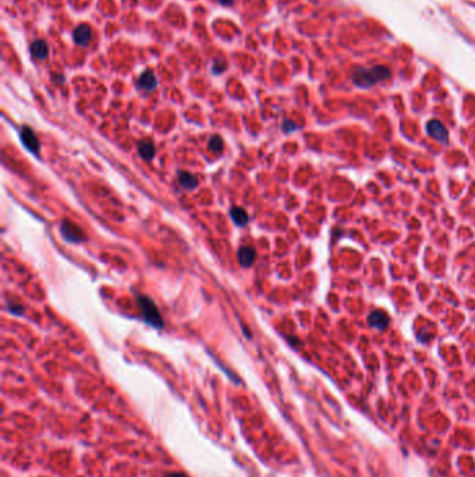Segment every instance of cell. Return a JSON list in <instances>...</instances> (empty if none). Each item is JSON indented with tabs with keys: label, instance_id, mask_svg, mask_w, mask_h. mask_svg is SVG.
Segmentation results:
<instances>
[{
	"label": "cell",
	"instance_id": "1",
	"mask_svg": "<svg viewBox=\"0 0 475 477\" xmlns=\"http://www.w3.org/2000/svg\"><path fill=\"white\" fill-rule=\"evenodd\" d=\"M390 69L386 66H372V67H361L357 69L352 74V83L361 88H371L378 83L390 77Z\"/></svg>",
	"mask_w": 475,
	"mask_h": 477
},
{
	"label": "cell",
	"instance_id": "2",
	"mask_svg": "<svg viewBox=\"0 0 475 477\" xmlns=\"http://www.w3.org/2000/svg\"><path fill=\"white\" fill-rule=\"evenodd\" d=\"M138 304H140V309L142 312L145 321L151 324L155 328H162L163 327V320H162V315L159 312V309L156 307L155 301L149 299V297H146V296H140L138 297Z\"/></svg>",
	"mask_w": 475,
	"mask_h": 477
},
{
	"label": "cell",
	"instance_id": "3",
	"mask_svg": "<svg viewBox=\"0 0 475 477\" xmlns=\"http://www.w3.org/2000/svg\"><path fill=\"white\" fill-rule=\"evenodd\" d=\"M20 138L21 143L25 146V148L28 151H31L34 154H39V149H41V144H39V140L36 134L34 133V130L30 128L28 126H22L20 130Z\"/></svg>",
	"mask_w": 475,
	"mask_h": 477
},
{
	"label": "cell",
	"instance_id": "4",
	"mask_svg": "<svg viewBox=\"0 0 475 477\" xmlns=\"http://www.w3.org/2000/svg\"><path fill=\"white\" fill-rule=\"evenodd\" d=\"M60 232H62L63 238H66L67 241L78 243V241L85 240V235H84L83 230L70 220H63L62 225H60Z\"/></svg>",
	"mask_w": 475,
	"mask_h": 477
},
{
	"label": "cell",
	"instance_id": "5",
	"mask_svg": "<svg viewBox=\"0 0 475 477\" xmlns=\"http://www.w3.org/2000/svg\"><path fill=\"white\" fill-rule=\"evenodd\" d=\"M426 131L428 134L431 135L432 138L440 141V143H447V137H449V133L439 120H431L428 125H426Z\"/></svg>",
	"mask_w": 475,
	"mask_h": 477
},
{
	"label": "cell",
	"instance_id": "6",
	"mask_svg": "<svg viewBox=\"0 0 475 477\" xmlns=\"http://www.w3.org/2000/svg\"><path fill=\"white\" fill-rule=\"evenodd\" d=\"M368 324H369L371 327H373V328L379 330V331H383V330H386V328L389 327L390 318H389V315H387L385 312H382V310H375V312H372L371 314L368 315Z\"/></svg>",
	"mask_w": 475,
	"mask_h": 477
},
{
	"label": "cell",
	"instance_id": "7",
	"mask_svg": "<svg viewBox=\"0 0 475 477\" xmlns=\"http://www.w3.org/2000/svg\"><path fill=\"white\" fill-rule=\"evenodd\" d=\"M72 39H74V42L77 45H80V46H87L91 42V39H92V31H91V28L88 25H85V24L78 25L74 30V32H72Z\"/></svg>",
	"mask_w": 475,
	"mask_h": 477
},
{
	"label": "cell",
	"instance_id": "8",
	"mask_svg": "<svg viewBox=\"0 0 475 477\" xmlns=\"http://www.w3.org/2000/svg\"><path fill=\"white\" fill-rule=\"evenodd\" d=\"M30 52H31L32 57L35 60L42 62L49 55V45L46 43V41H43V39H36V41H34L30 45Z\"/></svg>",
	"mask_w": 475,
	"mask_h": 477
},
{
	"label": "cell",
	"instance_id": "9",
	"mask_svg": "<svg viewBox=\"0 0 475 477\" xmlns=\"http://www.w3.org/2000/svg\"><path fill=\"white\" fill-rule=\"evenodd\" d=\"M137 85L141 90H145V91H154L156 87H158V80H156L154 72L152 70H145V72H142L141 75L138 77Z\"/></svg>",
	"mask_w": 475,
	"mask_h": 477
},
{
	"label": "cell",
	"instance_id": "10",
	"mask_svg": "<svg viewBox=\"0 0 475 477\" xmlns=\"http://www.w3.org/2000/svg\"><path fill=\"white\" fill-rule=\"evenodd\" d=\"M255 250L252 247H241L238 250L237 257H238V262L241 267L244 268H248L254 264V259H255Z\"/></svg>",
	"mask_w": 475,
	"mask_h": 477
},
{
	"label": "cell",
	"instance_id": "11",
	"mask_svg": "<svg viewBox=\"0 0 475 477\" xmlns=\"http://www.w3.org/2000/svg\"><path fill=\"white\" fill-rule=\"evenodd\" d=\"M178 180H180V184L187 190H193V188H195L198 186V179L194 175L187 173V172H180L178 173Z\"/></svg>",
	"mask_w": 475,
	"mask_h": 477
},
{
	"label": "cell",
	"instance_id": "12",
	"mask_svg": "<svg viewBox=\"0 0 475 477\" xmlns=\"http://www.w3.org/2000/svg\"><path fill=\"white\" fill-rule=\"evenodd\" d=\"M230 215H231V219L234 220V223L238 225V226H244V225L248 222L247 212H246L243 208H238V207L231 208V209H230Z\"/></svg>",
	"mask_w": 475,
	"mask_h": 477
},
{
	"label": "cell",
	"instance_id": "13",
	"mask_svg": "<svg viewBox=\"0 0 475 477\" xmlns=\"http://www.w3.org/2000/svg\"><path fill=\"white\" fill-rule=\"evenodd\" d=\"M138 152H140V155L142 156L144 159L149 161V159H152L154 155H155V147H154V144L151 141H142L138 146Z\"/></svg>",
	"mask_w": 475,
	"mask_h": 477
},
{
	"label": "cell",
	"instance_id": "14",
	"mask_svg": "<svg viewBox=\"0 0 475 477\" xmlns=\"http://www.w3.org/2000/svg\"><path fill=\"white\" fill-rule=\"evenodd\" d=\"M208 147H209V149H211V151H213V152H219V151L223 148V141H222V138H220L219 135H213V137H211V140H209V144H208Z\"/></svg>",
	"mask_w": 475,
	"mask_h": 477
},
{
	"label": "cell",
	"instance_id": "15",
	"mask_svg": "<svg viewBox=\"0 0 475 477\" xmlns=\"http://www.w3.org/2000/svg\"><path fill=\"white\" fill-rule=\"evenodd\" d=\"M220 4H223V6H230V4H233V1L234 0H217Z\"/></svg>",
	"mask_w": 475,
	"mask_h": 477
},
{
	"label": "cell",
	"instance_id": "16",
	"mask_svg": "<svg viewBox=\"0 0 475 477\" xmlns=\"http://www.w3.org/2000/svg\"><path fill=\"white\" fill-rule=\"evenodd\" d=\"M166 477H187L186 475H183V473H170V475H167Z\"/></svg>",
	"mask_w": 475,
	"mask_h": 477
}]
</instances>
